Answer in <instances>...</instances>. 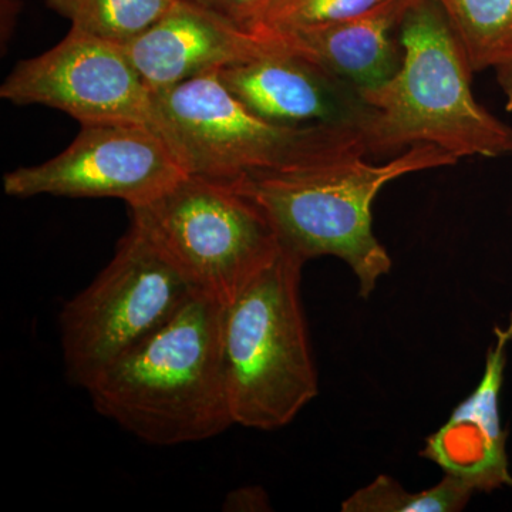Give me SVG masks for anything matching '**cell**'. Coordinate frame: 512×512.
<instances>
[{"instance_id":"2","label":"cell","mask_w":512,"mask_h":512,"mask_svg":"<svg viewBox=\"0 0 512 512\" xmlns=\"http://www.w3.org/2000/svg\"><path fill=\"white\" fill-rule=\"evenodd\" d=\"M365 154L319 158L229 181L265 212L281 247L308 262L335 256L352 269L363 299L389 274L392 258L373 231V202L404 175L450 167L458 158L433 144H417L389 163Z\"/></svg>"},{"instance_id":"9","label":"cell","mask_w":512,"mask_h":512,"mask_svg":"<svg viewBox=\"0 0 512 512\" xmlns=\"http://www.w3.org/2000/svg\"><path fill=\"white\" fill-rule=\"evenodd\" d=\"M187 175L167 141L138 124L84 126L59 156L3 177L13 198H116L128 208L153 200Z\"/></svg>"},{"instance_id":"15","label":"cell","mask_w":512,"mask_h":512,"mask_svg":"<svg viewBox=\"0 0 512 512\" xmlns=\"http://www.w3.org/2000/svg\"><path fill=\"white\" fill-rule=\"evenodd\" d=\"M72 28L124 46L171 12L180 0H45Z\"/></svg>"},{"instance_id":"16","label":"cell","mask_w":512,"mask_h":512,"mask_svg":"<svg viewBox=\"0 0 512 512\" xmlns=\"http://www.w3.org/2000/svg\"><path fill=\"white\" fill-rule=\"evenodd\" d=\"M476 491L453 476L427 490H406L399 481L380 474L342 503L343 512H458Z\"/></svg>"},{"instance_id":"12","label":"cell","mask_w":512,"mask_h":512,"mask_svg":"<svg viewBox=\"0 0 512 512\" xmlns=\"http://www.w3.org/2000/svg\"><path fill=\"white\" fill-rule=\"evenodd\" d=\"M480 384L463 400L446 424L427 437L420 456L433 461L474 491H493L511 485L507 431L501 426L500 396L507 350L512 342V316L508 326L495 328Z\"/></svg>"},{"instance_id":"1","label":"cell","mask_w":512,"mask_h":512,"mask_svg":"<svg viewBox=\"0 0 512 512\" xmlns=\"http://www.w3.org/2000/svg\"><path fill=\"white\" fill-rule=\"evenodd\" d=\"M222 318L224 303L192 296L87 387L96 412L151 446L198 443L235 426Z\"/></svg>"},{"instance_id":"13","label":"cell","mask_w":512,"mask_h":512,"mask_svg":"<svg viewBox=\"0 0 512 512\" xmlns=\"http://www.w3.org/2000/svg\"><path fill=\"white\" fill-rule=\"evenodd\" d=\"M410 2L386 0L350 18L274 36L286 49L362 93L386 83L400 69L403 49L393 35Z\"/></svg>"},{"instance_id":"4","label":"cell","mask_w":512,"mask_h":512,"mask_svg":"<svg viewBox=\"0 0 512 512\" xmlns=\"http://www.w3.org/2000/svg\"><path fill=\"white\" fill-rule=\"evenodd\" d=\"M305 264L282 248L224 305L222 349L235 426L282 429L318 396L301 299Z\"/></svg>"},{"instance_id":"3","label":"cell","mask_w":512,"mask_h":512,"mask_svg":"<svg viewBox=\"0 0 512 512\" xmlns=\"http://www.w3.org/2000/svg\"><path fill=\"white\" fill-rule=\"evenodd\" d=\"M400 69L362 92L370 113L360 128L367 156L433 144L461 157L512 156V127L481 106L471 90L463 47L433 0H412L399 25Z\"/></svg>"},{"instance_id":"8","label":"cell","mask_w":512,"mask_h":512,"mask_svg":"<svg viewBox=\"0 0 512 512\" xmlns=\"http://www.w3.org/2000/svg\"><path fill=\"white\" fill-rule=\"evenodd\" d=\"M16 106L63 111L84 126L138 124L156 130L153 92L123 46L70 29L62 42L22 60L0 87Z\"/></svg>"},{"instance_id":"6","label":"cell","mask_w":512,"mask_h":512,"mask_svg":"<svg viewBox=\"0 0 512 512\" xmlns=\"http://www.w3.org/2000/svg\"><path fill=\"white\" fill-rule=\"evenodd\" d=\"M130 214L198 291L224 305L282 249L271 221L251 198L200 175H184Z\"/></svg>"},{"instance_id":"5","label":"cell","mask_w":512,"mask_h":512,"mask_svg":"<svg viewBox=\"0 0 512 512\" xmlns=\"http://www.w3.org/2000/svg\"><path fill=\"white\" fill-rule=\"evenodd\" d=\"M156 130L185 173L237 180L342 154H365L353 126L286 127L255 116L212 72L153 92Z\"/></svg>"},{"instance_id":"11","label":"cell","mask_w":512,"mask_h":512,"mask_svg":"<svg viewBox=\"0 0 512 512\" xmlns=\"http://www.w3.org/2000/svg\"><path fill=\"white\" fill-rule=\"evenodd\" d=\"M278 46L275 36L248 32L207 10L180 2L123 46L151 92L248 62Z\"/></svg>"},{"instance_id":"14","label":"cell","mask_w":512,"mask_h":512,"mask_svg":"<svg viewBox=\"0 0 512 512\" xmlns=\"http://www.w3.org/2000/svg\"><path fill=\"white\" fill-rule=\"evenodd\" d=\"M443 10L474 73L512 60V0H433Z\"/></svg>"},{"instance_id":"18","label":"cell","mask_w":512,"mask_h":512,"mask_svg":"<svg viewBox=\"0 0 512 512\" xmlns=\"http://www.w3.org/2000/svg\"><path fill=\"white\" fill-rule=\"evenodd\" d=\"M207 10L212 15L234 23L238 28L254 32L256 20L265 0H180Z\"/></svg>"},{"instance_id":"20","label":"cell","mask_w":512,"mask_h":512,"mask_svg":"<svg viewBox=\"0 0 512 512\" xmlns=\"http://www.w3.org/2000/svg\"><path fill=\"white\" fill-rule=\"evenodd\" d=\"M498 86L504 94L505 109L512 111V60L494 70Z\"/></svg>"},{"instance_id":"17","label":"cell","mask_w":512,"mask_h":512,"mask_svg":"<svg viewBox=\"0 0 512 512\" xmlns=\"http://www.w3.org/2000/svg\"><path fill=\"white\" fill-rule=\"evenodd\" d=\"M386 0H265L254 33L291 32L350 18Z\"/></svg>"},{"instance_id":"10","label":"cell","mask_w":512,"mask_h":512,"mask_svg":"<svg viewBox=\"0 0 512 512\" xmlns=\"http://www.w3.org/2000/svg\"><path fill=\"white\" fill-rule=\"evenodd\" d=\"M276 40L271 52L218 72L229 92L255 116L278 126L362 128L370 107L359 90Z\"/></svg>"},{"instance_id":"19","label":"cell","mask_w":512,"mask_h":512,"mask_svg":"<svg viewBox=\"0 0 512 512\" xmlns=\"http://www.w3.org/2000/svg\"><path fill=\"white\" fill-rule=\"evenodd\" d=\"M268 498L259 487H242L232 491L225 498L222 508L227 511L266 510Z\"/></svg>"},{"instance_id":"7","label":"cell","mask_w":512,"mask_h":512,"mask_svg":"<svg viewBox=\"0 0 512 512\" xmlns=\"http://www.w3.org/2000/svg\"><path fill=\"white\" fill-rule=\"evenodd\" d=\"M197 293L156 242L131 222L109 265L60 312L69 382L86 390L117 357L163 326Z\"/></svg>"}]
</instances>
